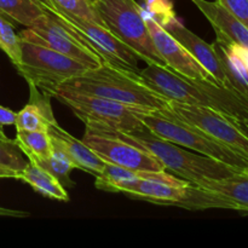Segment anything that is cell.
Returning a JSON list of instances; mask_svg holds the SVG:
<instances>
[{
  "mask_svg": "<svg viewBox=\"0 0 248 248\" xmlns=\"http://www.w3.org/2000/svg\"><path fill=\"white\" fill-rule=\"evenodd\" d=\"M170 109L179 119L200 128L206 135L217 140L248 161V137L237 127L232 119L213 109L186 106L173 101L170 102Z\"/></svg>",
  "mask_w": 248,
  "mask_h": 248,
  "instance_id": "cell-10",
  "label": "cell"
},
{
  "mask_svg": "<svg viewBox=\"0 0 248 248\" xmlns=\"http://www.w3.org/2000/svg\"><path fill=\"white\" fill-rule=\"evenodd\" d=\"M248 28V0H216Z\"/></svg>",
  "mask_w": 248,
  "mask_h": 248,
  "instance_id": "cell-29",
  "label": "cell"
},
{
  "mask_svg": "<svg viewBox=\"0 0 248 248\" xmlns=\"http://www.w3.org/2000/svg\"><path fill=\"white\" fill-rule=\"evenodd\" d=\"M46 12L35 0H0V15L26 28H31Z\"/></svg>",
  "mask_w": 248,
  "mask_h": 248,
  "instance_id": "cell-22",
  "label": "cell"
},
{
  "mask_svg": "<svg viewBox=\"0 0 248 248\" xmlns=\"http://www.w3.org/2000/svg\"><path fill=\"white\" fill-rule=\"evenodd\" d=\"M28 164V159H26L23 152L15 140H10L9 137H0V166L9 167L14 171H23L24 167Z\"/></svg>",
  "mask_w": 248,
  "mask_h": 248,
  "instance_id": "cell-28",
  "label": "cell"
},
{
  "mask_svg": "<svg viewBox=\"0 0 248 248\" xmlns=\"http://www.w3.org/2000/svg\"><path fill=\"white\" fill-rule=\"evenodd\" d=\"M140 119L145 128L161 140L188 148L199 154L232 166L248 169V161L245 157L232 152L211 136L206 135L200 128L179 119L170 109V106L164 110L144 111L140 114Z\"/></svg>",
  "mask_w": 248,
  "mask_h": 248,
  "instance_id": "cell-4",
  "label": "cell"
},
{
  "mask_svg": "<svg viewBox=\"0 0 248 248\" xmlns=\"http://www.w3.org/2000/svg\"><path fill=\"white\" fill-rule=\"evenodd\" d=\"M166 31L172 36H174L191 53V56L212 75V78L218 84L222 85V86L229 87L224 70H223L222 64L218 60V56L212 44L206 43L200 36L189 31L186 26H183L181 21L174 23L173 26L169 27Z\"/></svg>",
  "mask_w": 248,
  "mask_h": 248,
  "instance_id": "cell-15",
  "label": "cell"
},
{
  "mask_svg": "<svg viewBox=\"0 0 248 248\" xmlns=\"http://www.w3.org/2000/svg\"><path fill=\"white\" fill-rule=\"evenodd\" d=\"M31 98L16 115V131H45L48 123L56 120L50 104V96L40 92L38 87L29 84Z\"/></svg>",
  "mask_w": 248,
  "mask_h": 248,
  "instance_id": "cell-18",
  "label": "cell"
},
{
  "mask_svg": "<svg viewBox=\"0 0 248 248\" xmlns=\"http://www.w3.org/2000/svg\"><path fill=\"white\" fill-rule=\"evenodd\" d=\"M18 35L21 40L45 46L82 63L87 68H96L103 62L98 55L87 47L69 28L61 24L50 12H46L45 16Z\"/></svg>",
  "mask_w": 248,
  "mask_h": 248,
  "instance_id": "cell-9",
  "label": "cell"
},
{
  "mask_svg": "<svg viewBox=\"0 0 248 248\" xmlns=\"http://www.w3.org/2000/svg\"><path fill=\"white\" fill-rule=\"evenodd\" d=\"M0 178H15L18 179V172L9 169V167L0 166Z\"/></svg>",
  "mask_w": 248,
  "mask_h": 248,
  "instance_id": "cell-31",
  "label": "cell"
},
{
  "mask_svg": "<svg viewBox=\"0 0 248 248\" xmlns=\"http://www.w3.org/2000/svg\"><path fill=\"white\" fill-rule=\"evenodd\" d=\"M140 6L144 18L153 19L164 29L179 21L171 0H142Z\"/></svg>",
  "mask_w": 248,
  "mask_h": 248,
  "instance_id": "cell-26",
  "label": "cell"
},
{
  "mask_svg": "<svg viewBox=\"0 0 248 248\" xmlns=\"http://www.w3.org/2000/svg\"><path fill=\"white\" fill-rule=\"evenodd\" d=\"M52 16L78 35V38L98 55L104 63L130 72H140V57L137 53L106 27L84 19L72 18L58 11L52 14Z\"/></svg>",
  "mask_w": 248,
  "mask_h": 248,
  "instance_id": "cell-8",
  "label": "cell"
},
{
  "mask_svg": "<svg viewBox=\"0 0 248 248\" xmlns=\"http://www.w3.org/2000/svg\"><path fill=\"white\" fill-rule=\"evenodd\" d=\"M189 186L190 184L184 186H170L161 182L142 179L131 186L124 194L157 205L177 206L186 199Z\"/></svg>",
  "mask_w": 248,
  "mask_h": 248,
  "instance_id": "cell-19",
  "label": "cell"
},
{
  "mask_svg": "<svg viewBox=\"0 0 248 248\" xmlns=\"http://www.w3.org/2000/svg\"><path fill=\"white\" fill-rule=\"evenodd\" d=\"M0 50L4 51L15 67L21 63V38L15 31L12 22L0 15Z\"/></svg>",
  "mask_w": 248,
  "mask_h": 248,
  "instance_id": "cell-27",
  "label": "cell"
},
{
  "mask_svg": "<svg viewBox=\"0 0 248 248\" xmlns=\"http://www.w3.org/2000/svg\"><path fill=\"white\" fill-rule=\"evenodd\" d=\"M81 140L106 162L138 171H165L161 162L149 152L106 131L94 130L86 126Z\"/></svg>",
  "mask_w": 248,
  "mask_h": 248,
  "instance_id": "cell-11",
  "label": "cell"
},
{
  "mask_svg": "<svg viewBox=\"0 0 248 248\" xmlns=\"http://www.w3.org/2000/svg\"><path fill=\"white\" fill-rule=\"evenodd\" d=\"M16 143L28 160L47 159L53 153V143L45 131H16Z\"/></svg>",
  "mask_w": 248,
  "mask_h": 248,
  "instance_id": "cell-23",
  "label": "cell"
},
{
  "mask_svg": "<svg viewBox=\"0 0 248 248\" xmlns=\"http://www.w3.org/2000/svg\"><path fill=\"white\" fill-rule=\"evenodd\" d=\"M232 120H234V119H232ZM234 123L236 124L237 127H239L248 137V119H245V120H234Z\"/></svg>",
  "mask_w": 248,
  "mask_h": 248,
  "instance_id": "cell-33",
  "label": "cell"
},
{
  "mask_svg": "<svg viewBox=\"0 0 248 248\" xmlns=\"http://www.w3.org/2000/svg\"><path fill=\"white\" fill-rule=\"evenodd\" d=\"M147 22L152 40L159 55L166 63V67L178 74L184 75L190 79L212 80V75L191 56V53L172 36L166 29L160 27L155 21L150 18H144ZM217 82V81H216Z\"/></svg>",
  "mask_w": 248,
  "mask_h": 248,
  "instance_id": "cell-12",
  "label": "cell"
},
{
  "mask_svg": "<svg viewBox=\"0 0 248 248\" xmlns=\"http://www.w3.org/2000/svg\"><path fill=\"white\" fill-rule=\"evenodd\" d=\"M140 75L153 90L170 101L213 109L234 120L248 119L247 99L212 80L190 79L159 64H148L140 70Z\"/></svg>",
  "mask_w": 248,
  "mask_h": 248,
  "instance_id": "cell-1",
  "label": "cell"
},
{
  "mask_svg": "<svg viewBox=\"0 0 248 248\" xmlns=\"http://www.w3.org/2000/svg\"><path fill=\"white\" fill-rule=\"evenodd\" d=\"M16 69L28 84L52 97L63 82L90 68L45 46L21 40V63Z\"/></svg>",
  "mask_w": 248,
  "mask_h": 248,
  "instance_id": "cell-7",
  "label": "cell"
},
{
  "mask_svg": "<svg viewBox=\"0 0 248 248\" xmlns=\"http://www.w3.org/2000/svg\"><path fill=\"white\" fill-rule=\"evenodd\" d=\"M67 106L85 126L104 130L133 132L144 127L140 115L144 109L126 106L103 97L81 92L56 90L53 96Z\"/></svg>",
  "mask_w": 248,
  "mask_h": 248,
  "instance_id": "cell-6",
  "label": "cell"
},
{
  "mask_svg": "<svg viewBox=\"0 0 248 248\" xmlns=\"http://www.w3.org/2000/svg\"><path fill=\"white\" fill-rule=\"evenodd\" d=\"M94 130L106 131L140 149L147 150L161 162L165 171H171L173 174L181 177L182 179H186L191 184H196L203 179L225 178L242 170L199 153L188 152L181 145L156 137L145 127L133 132L104 130V128H94Z\"/></svg>",
  "mask_w": 248,
  "mask_h": 248,
  "instance_id": "cell-3",
  "label": "cell"
},
{
  "mask_svg": "<svg viewBox=\"0 0 248 248\" xmlns=\"http://www.w3.org/2000/svg\"><path fill=\"white\" fill-rule=\"evenodd\" d=\"M57 90L93 94L149 111L164 110L171 102L153 90L140 72L120 69L104 62L67 80Z\"/></svg>",
  "mask_w": 248,
  "mask_h": 248,
  "instance_id": "cell-2",
  "label": "cell"
},
{
  "mask_svg": "<svg viewBox=\"0 0 248 248\" xmlns=\"http://www.w3.org/2000/svg\"><path fill=\"white\" fill-rule=\"evenodd\" d=\"M47 132L52 140L53 147L62 150L74 162L77 169L94 177L98 176L106 161L90 149L82 140L73 137L69 132L61 127L56 120L48 123Z\"/></svg>",
  "mask_w": 248,
  "mask_h": 248,
  "instance_id": "cell-14",
  "label": "cell"
},
{
  "mask_svg": "<svg viewBox=\"0 0 248 248\" xmlns=\"http://www.w3.org/2000/svg\"><path fill=\"white\" fill-rule=\"evenodd\" d=\"M0 217H10V218H27L29 217L28 212L19 210H10L0 206Z\"/></svg>",
  "mask_w": 248,
  "mask_h": 248,
  "instance_id": "cell-30",
  "label": "cell"
},
{
  "mask_svg": "<svg viewBox=\"0 0 248 248\" xmlns=\"http://www.w3.org/2000/svg\"><path fill=\"white\" fill-rule=\"evenodd\" d=\"M35 1L38 2L40 6H43L46 11L50 12V14H55V12L57 11V10L55 9V6L52 5V2H51V0H35Z\"/></svg>",
  "mask_w": 248,
  "mask_h": 248,
  "instance_id": "cell-32",
  "label": "cell"
},
{
  "mask_svg": "<svg viewBox=\"0 0 248 248\" xmlns=\"http://www.w3.org/2000/svg\"><path fill=\"white\" fill-rule=\"evenodd\" d=\"M208 19L217 34V40L248 47V28L219 2L208 0H191Z\"/></svg>",
  "mask_w": 248,
  "mask_h": 248,
  "instance_id": "cell-16",
  "label": "cell"
},
{
  "mask_svg": "<svg viewBox=\"0 0 248 248\" xmlns=\"http://www.w3.org/2000/svg\"><path fill=\"white\" fill-rule=\"evenodd\" d=\"M142 179L161 182V183L177 186H184L190 184L186 179L167 173V171H138V170L118 166V165L110 164V162H104L102 171L99 172L98 176H96L94 186L98 190L110 191V193H125L131 186Z\"/></svg>",
  "mask_w": 248,
  "mask_h": 248,
  "instance_id": "cell-13",
  "label": "cell"
},
{
  "mask_svg": "<svg viewBox=\"0 0 248 248\" xmlns=\"http://www.w3.org/2000/svg\"><path fill=\"white\" fill-rule=\"evenodd\" d=\"M39 166L43 167L45 171L52 174L53 177L60 181V183L65 189L69 186H74V183L70 181V173L74 169H77L74 162L58 148L53 147V153L50 157L43 160H31Z\"/></svg>",
  "mask_w": 248,
  "mask_h": 248,
  "instance_id": "cell-24",
  "label": "cell"
},
{
  "mask_svg": "<svg viewBox=\"0 0 248 248\" xmlns=\"http://www.w3.org/2000/svg\"><path fill=\"white\" fill-rule=\"evenodd\" d=\"M212 45L224 70L229 87L248 101V67L218 40Z\"/></svg>",
  "mask_w": 248,
  "mask_h": 248,
  "instance_id": "cell-21",
  "label": "cell"
},
{
  "mask_svg": "<svg viewBox=\"0 0 248 248\" xmlns=\"http://www.w3.org/2000/svg\"><path fill=\"white\" fill-rule=\"evenodd\" d=\"M51 2L58 12L65 16L106 27L103 19L94 9L92 0H51Z\"/></svg>",
  "mask_w": 248,
  "mask_h": 248,
  "instance_id": "cell-25",
  "label": "cell"
},
{
  "mask_svg": "<svg viewBox=\"0 0 248 248\" xmlns=\"http://www.w3.org/2000/svg\"><path fill=\"white\" fill-rule=\"evenodd\" d=\"M92 4L103 19L106 28L130 46L140 60L147 64L166 67L155 48L147 22L136 0H92Z\"/></svg>",
  "mask_w": 248,
  "mask_h": 248,
  "instance_id": "cell-5",
  "label": "cell"
},
{
  "mask_svg": "<svg viewBox=\"0 0 248 248\" xmlns=\"http://www.w3.org/2000/svg\"><path fill=\"white\" fill-rule=\"evenodd\" d=\"M18 179L29 184L36 193L46 198L63 202L69 201L67 189L60 183V181L31 160H28L23 171L19 172Z\"/></svg>",
  "mask_w": 248,
  "mask_h": 248,
  "instance_id": "cell-20",
  "label": "cell"
},
{
  "mask_svg": "<svg viewBox=\"0 0 248 248\" xmlns=\"http://www.w3.org/2000/svg\"><path fill=\"white\" fill-rule=\"evenodd\" d=\"M196 186L219 194L229 203V210L248 215V169L222 179H203Z\"/></svg>",
  "mask_w": 248,
  "mask_h": 248,
  "instance_id": "cell-17",
  "label": "cell"
}]
</instances>
